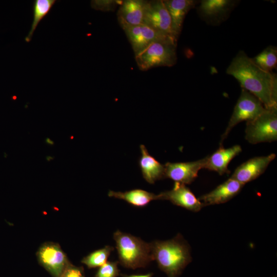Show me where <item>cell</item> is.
Here are the masks:
<instances>
[{
    "label": "cell",
    "instance_id": "cell-8",
    "mask_svg": "<svg viewBox=\"0 0 277 277\" xmlns=\"http://www.w3.org/2000/svg\"><path fill=\"white\" fill-rule=\"evenodd\" d=\"M120 26L125 33L135 56L155 42L172 41L177 42L174 39L163 34L145 24L135 26L120 25Z\"/></svg>",
    "mask_w": 277,
    "mask_h": 277
},
{
    "label": "cell",
    "instance_id": "cell-11",
    "mask_svg": "<svg viewBox=\"0 0 277 277\" xmlns=\"http://www.w3.org/2000/svg\"><path fill=\"white\" fill-rule=\"evenodd\" d=\"M205 162L206 157L189 162H167L164 165L165 178L190 184L197 177L199 171L204 168Z\"/></svg>",
    "mask_w": 277,
    "mask_h": 277
},
{
    "label": "cell",
    "instance_id": "cell-20",
    "mask_svg": "<svg viewBox=\"0 0 277 277\" xmlns=\"http://www.w3.org/2000/svg\"><path fill=\"white\" fill-rule=\"evenodd\" d=\"M56 0H35L33 4V22L31 29L25 40L29 43L32 36L40 22L49 13Z\"/></svg>",
    "mask_w": 277,
    "mask_h": 277
},
{
    "label": "cell",
    "instance_id": "cell-23",
    "mask_svg": "<svg viewBox=\"0 0 277 277\" xmlns=\"http://www.w3.org/2000/svg\"><path fill=\"white\" fill-rule=\"evenodd\" d=\"M123 0H93L91 7L96 10L104 12L113 11L119 6Z\"/></svg>",
    "mask_w": 277,
    "mask_h": 277
},
{
    "label": "cell",
    "instance_id": "cell-12",
    "mask_svg": "<svg viewBox=\"0 0 277 277\" xmlns=\"http://www.w3.org/2000/svg\"><path fill=\"white\" fill-rule=\"evenodd\" d=\"M275 156L271 153L250 159L238 166L231 177L244 185L254 180L264 172Z\"/></svg>",
    "mask_w": 277,
    "mask_h": 277
},
{
    "label": "cell",
    "instance_id": "cell-16",
    "mask_svg": "<svg viewBox=\"0 0 277 277\" xmlns=\"http://www.w3.org/2000/svg\"><path fill=\"white\" fill-rule=\"evenodd\" d=\"M39 258L43 265L55 277H60L66 268V256L57 246H43L39 250Z\"/></svg>",
    "mask_w": 277,
    "mask_h": 277
},
{
    "label": "cell",
    "instance_id": "cell-25",
    "mask_svg": "<svg viewBox=\"0 0 277 277\" xmlns=\"http://www.w3.org/2000/svg\"><path fill=\"white\" fill-rule=\"evenodd\" d=\"M60 277H84L80 269L73 267H67Z\"/></svg>",
    "mask_w": 277,
    "mask_h": 277
},
{
    "label": "cell",
    "instance_id": "cell-26",
    "mask_svg": "<svg viewBox=\"0 0 277 277\" xmlns=\"http://www.w3.org/2000/svg\"><path fill=\"white\" fill-rule=\"evenodd\" d=\"M152 274L151 273H148L144 275H127L125 277H151Z\"/></svg>",
    "mask_w": 277,
    "mask_h": 277
},
{
    "label": "cell",
    "instance_id": "cell-1",
    "mask_svg": "<svg viewBox=\"0 0 277 277\" xmlns=\"http://www.w3.org/2000/svg\"><path fill=\"white\" fill-rule=\"evenodd\" d=\"M226 72L258 98L265 108H277L276 74L260 68L244 51L238 53Z\"/></svg>",
    "mask_w": 277,
    "mask_h": 277
},
{
    "label": "cell",
    "instance_id": "cell-7",
    "mask_svg": "<svg viewBox=\"0 0 277 277\" xmlns=\"http://www.w3.org/2000/svg\"><path fill=\"white\" fill-rule=\"evenodd\" d=\"M143 24L177 41L171 17L163 0L147 1Z\"/></svg>",
    "mask_w": 277,
    "mask_h": 277
},
{
    "label": "cell",
    "instance_id": "cell-18",
    "mask_svg": "<svg viewBox=\"0 0 277 277\" xmlns=\"http://www.w3.org/2000/svg\"><path fill=\"white\" fill-rule=\"evenodd\" d=\"M172 21V28L176 36L181 34L185 16L199 3L195 0H163Z\"/></svg>",
    "mask_w": 277,
    "mask_h": 277
},
{
    "label": "cell",
    "instance_id": "cell-4",
    "mask_svg": "<svg viewBox=\"0 0 277 277\" xmlns=\"http://www.w3.org/2000/svg\"><path fill=\"white\" fill-rule=\"evenodd\" d=\"M177 42L172 41L152 43L135 56L137 66L141 71L161 66L171 67L177 61Z\"/></svg>",
    "mask_w": 277,
    "mask_h": 277
},
{
    "label": "cell",
    "instance_id": "cell-14",
    "mask_svg": "<svg viewBox=\"0 0 277 277\" xmlns=\"http://www.w3.org/2000/svg\"><path fill=\"white\" fill-rule=\"evenodd\" d=\"M147 2L144 0H123L117 12L120 25L143 24Z\"/></svg>",
    "mask_w": 277,
    "mask_h": 277
},
{
    "label": "cell",
    "instance_id": "cell-13",
    "mask_svg": "<svg viewBox=\"0 0 277 277\" xmlns=\"http://www.w3.org/2000/svg\"><path fill=\"white\" fill-rule=\"evenodd\" d=\"M244 186V184L230 177L211 191L198 199L204 206L223 204L236 195Z\"/></svg>",
    "mask_w": 277,
    "mask_h": 277
},
{
    "label": "cell",
    "instance_id": "cell-22",
    "mask_svg": "<svg viewBox=\"0 0 277 277\" xmlns=\"http://www.w3.org/2000/svg\"><path fill=\"white\" fill-rule=\"evenodd\" d=\"M112 250V247L106 246L84 258L82 263L89 268L101 267L107 262V259Z\"/></svg>",
    "mask_w": 277,
    "mask_h": 277
},
{
    "label": "cell",
    "instance_id": "cell-5",
    "mask_svg": "<svg viewBox=\"0 0 277 277\" xmlns=\"http://www.w3.org/2000/svg\"><path fill=\"white\" fill-rule=\"evenodd\" d=\"M245 138L250 143L272 142L277 140V108H265L246 123Z\"/></svg>",
    "mask_w": 277,
    "mask_h": 277
},
{
    "label": "cell",
    "instance_id": "cell-19",
    "mask_svg": "<svg viewBox=\"0 0 277 277\" xmlns=\"http://www.w3.org/2000/svg\"><path fill=\"white\" fill-rule=\"evenodd\" d=\"M108 195L109 197L124 200L129 204L137 207H145L151 201L157 200V194L141 189H135L125 192L110 190Z\"/></svg>",
    "mask_w": 277,
    "mask_h": 277
},
{
    "label": "cell",
    "instance_id": "cell-6",
    "mask_svg": "<svg viewBox=\"0 0 277 277\" xmlns=\"http://www.w3.org/2000/svg\"><path fill=\"white\" fill-rule=\"evenodd\" d=\"M265 109L260 100L247 90L242 88L240 96L235 105L227 128L221 137V144L232 129L243 121H251Z\"/></svg>",
    "mask_w": 277,
    "mask_h": 277
},
{
    "label": "cell",
    "instance_id": "cell-10",
    "mask_svg": "<svg viewBox=\"0 0 277 277\" xmlns=\"http://www.w3.org/2000/svg\"><path fill=\"white\" fill-rule=\"evenodd\" d=\"M157 200H167L193 212H198L204 207L186 185L178 182L174 183L172 189L158 194Z\"/></svg>",
    "mask_w": 277,
    "mask_h": 277
},
{
    "label": "cell",
    "instance_id": "cell-9",
    "mask_svg": "<svg viewBox=\"0 0 277 277\" xmlns=\"http://www.w3.org/2000/svg\"><path fill=\"white\" fill-rule=\"evenodd\" d=\"M238 1L233 0H203L197 12L201 18L210 24L218 25L230 14Z\"/></svg>",
    "mask_w": 277,
    "mask_h": 277
},
{
    "label": "cell",
    "instance_id": "cell-15",
    "mask_svg": "<svg viewBox=\"0 0 277 277\" xmlns=\"http://www.w3.org/2000/svg\"><path fill=\"white\" fill-rule=\"evenodd\" d=\"M242 151L241 146L236 145L228 148L220 146L216 151L206 157L203 169L215 171L220 175L229 173L228 164Z\"/></svg>",
    "mask_w": 277,
    "mask_h": 277
},
{
    "label": "cell",
    "instance_id": "cell-3",
    "mask_svg": "<svg viewBox=\"0 0 277 277\" xmlns=\"http://www.w3.org/2000/svg\"><path fill=\"white\" fill-rule=\"evenodd\" d=\"M119 260L124 266L136 268L153 260L150 243L120 230L113 234Z\"/></svg>",
    "mask_w": 277,
    "mask_h": 277
},
{
    "label": "cell",
    "instance_id": "cell-28",
    "mask_svg": "<svg viewBox=\"0 0 277 277\" xmlns=\"http://www.w3.org/2000/svg\"></svg>",
    "mask_w": 277,
    "mask_h": 277
},
{
    "label": "cell",
    "instance_id": "cell-24",
    "mask_svg": "<svg viewBox=\"0 0 277 277\" xmlns=\"http://www.w3.org/2000/svg\"><path fill=\"white\" fill-rule=\"evenodd\" d=\"M118 272L116 262H107L100 267L96 277H116Z\"/></svg>",
    "mask_w": 277,
    "mask_h": 277
},
{
    "label": "cell",
    "instance_id": "cell-21",
    "mask_svg": "<svg viewBox=\"0 0 277 277\" xmlns=\"http://www.w3.org/2000/svg\"><path fill=\"white\" fill-rule=\"evenodd\" d=\"M252 59L263 70L272 72L277 64V48L275 46H268Z\"/></svg>",
    "mask_w": 277,
    "mask_h": 277
},
{
    "label": "cell",
    "instance_id": "cell-2",
    "mask_svg": "<svg viewBox=\"0 0 277 277\" xmlns=\"http://www.w3.org/2000/svg\"><path fill=\"white\" fill-rule=\"evenodd\" d=\"M153 260L168 277H177L191 261L190 247L178 234L167 241L150 243Z\"/></svg>",
    "mask_w": 277,
    "mask_h": 277
},
{
    "label": "cell",
    "instance_id": "cell-27",
    "mask_svg": "<svg viewBox=\"0 0 277 277\" xmlns=\"http://www.w3.org/2000/svg\"><path fill=\"white\" fill-rule=\"evenodd\" d=\"M45 142L50 145H53L54 144V142L51 140L49 137H47L45 139Z\"/></svg>",
    "mask_w": 277,
    "mask_h": 277
},
{
    "label": "cell",
    "instance_id": "cell-17",
    "mask_svg": "<svg viewBox=\"0 0 277 277\" xmlns=\"http://www.w3.org/2000/svg\"><path fill=\"white\" fill-rule=\"evenodd\" d=\"M141 156L138 165L142 176L149 184L165 178V166L150 154L144 145H140Z\"/></svg>",
    "mask_w": 277,
    "mask_h": 277
}]
</instances>
